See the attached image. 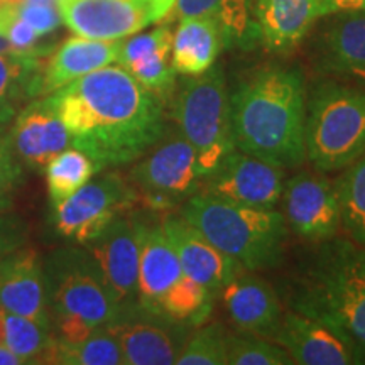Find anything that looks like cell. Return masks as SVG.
<instances>
[{"mask_svg":"<svg viewBox=\"0 0 365 365\" xmlns=\"http://www.w3.org/2000/svg\"><path fill=\"white\" fill-rule=\"evenodd\" d=\"M180 215L244 271H269L284 257L287 223L274 208L247 207L195 193L182 203Z\"/></svg>","mask_w":365,"mask_h":365,"instance_id":"4","label":"cell"},{"mask_svg":"<svg viewBox=\"0 0 365 365\" xmlns=\"http://www.w3.org/2000/svg\"><path fill=\"white\" fill-rule=\"evenodd\" d=\"M48 176V191L51 205L61 203L90 178L98 173V166L88 154L76 148H68L54 156L44 168Z\"/></svg>","mask_w":365,"mask_h":365,"instance_id":"31","label":"cell"},{"mask_svg":"<svg viewBox=\"0 0 365 365\" xmlns=\"http://www.w3.org/2000/svg\"><path fill=\"white\" fill-rule=\"evenodd\" d=\"M139 193L118 173L86 181L71 196L53 207L54 228L63 239L88 244L113 218L134 207Z\"/></svg>","mask_w":365,"mask_h":365,"instance_id":"9","label":"cell"},{"mask_svg":"<svg viewBox=\"0 0 365 365\" xmlns=\"http://www.w3.org/2000/svg\"><path fill=\"white\" fill-rule=\"evenodd\" d=\"M51 330L59 340L78 341L117 317L122 307L97 262L80 249H61L44 266Z\"/></svg>","mask_w":365,"mask_h":365,"instance_id":"5","label":"cell"},{"mask_svg":"<svg viewBox=\"0 0 365 365\" xmlns=\"http://www.w3.org/2000/svg\"><path fill=\"white\" fill-rule=\"evenodd\" d=\"M335 188L341 227L350 240L365 247V154L346 168Z\"/></svg>","mask_w":365,"mask_h":365,"instance_id":"30","label":"cell"},{"mask_svg":"<svg viewBox=\"0 0 365 365\" xmlns=\"http://www.w3.org/2000/svg\"><path fill=\"white\" fill-rule=\"evenodd\" d=\"M17 16L24 19L39 36L53 33L61 22L56 2H21L14 6Z\"/></svg>","mask_w":365,"mask_h":365,"instance_id":"36","label":"cell"},{"mask_svg":"<svg viewBox=\"0 0 365 365\" xmlns=\"http://www.w3.org/2000/svg\"><path fill=\"white\" fill-rule=\"evenodd\" d=\"M225 46L220 27L208 17H182L173 34L171 61L176 75L195 76L215 65Z\"/></svg>","mask_w":365,"mask_h":365,"instance_id":"25","label":"cell"},{"mask_svg":"<svg viewBox=\"0 0 365 365\" xmlns=\"http://www.w3.org/2000/svg\"><path fill=\"white\" fill-rule=\"evenodd\" d=\"M178 16L208 17L220 27L225 44L250 46L259 41L254 9L249 0H176Z\"/></svg>","mask_w":365,"mask_h":365,"instance_id":"26","label":"cell"},{"mask_svg":"<svg viewBox=\"0 0 365 365\" xmlns=\"http://www.w3.org/2000/svg\"><path fill=\"white\" fill-rule=\"evenodd\" d=\"M46 49L24 54L0 53V124L14 117L17 105L38 97V78Z\"/></svg>","mask_w":365,"mask_h":365,"instance_id":"27","label":"cell"},{"mask_svg":"<svg viewBox=\"0 0 365 365\" xmlns=\"http://www.w3.org/2000/svg\"><path fill=\"white\" fill-rule=\"evenodd\" d=\"M322 17L335 16V14L365 12V0H319Z\"/></svg>","mask_w":365,"mask_h":365,"instance_id":"38","label":"cell"},{"mask_svg":"<svg viewBox=\"0 0 365 365\" xmlns=\"http://www.w3.org/2000/svg\"><path fill=\"white\" fill-rule=\"evenodd\" d=\"M176 0H56L61 21L76 36L118 41L166 17Z\"/></svg>","mask_w":365,"mask_h":365,"instance_id":"10","label":"cell"},{"mask_svg":"<svg viewBox=\"0 0 365 365\" xmlns=\"http://www.w3.org/2000/svg\"><path fill=\"white\" fill-rule=\"evenodd\" d=\"M70 132L71 148L83 150L98 170L143 158L166 134L163 100L122 66H103L48 97Z\"/></svg>","mask_w":365,"mask_h":365,"instance_id":"1","label":"cell"},{"mask_svg":"<svg viewBox=\"0 0 365 365\" xmlns=\"http://www.w3.org/2000/svg\"><path fill=\"white\" fill-rule=\"evenodd\" d=\"M24 364L22 359L17 357L16 354H12L11 350L6 349V346L0 345V365H21Z\"/></svg>","mask_w":365,"mask_h":365,"instance_id":"39","label":"cell"},{"mask_svg":"<svg viewBox=\"0 0 365 365\" xmlns=\"http://www.w3.org/2000/svg\"><path fill=\"white\" fill-rule=\"evenodd\" d=\"M180 134L193 145L203 180L235 150L230 93L220 66L182 81L175 102Z\"/></svg>","mask_w":365,"mask_h":365,"instance_id":"7","label":"cell"},{"mask_svg":"<svg viewBox=\"0 0 365 365\" xmlns=\"http://www.w3.org/2000/svg\"><path fill=\"white\" fill-rule=\"evenodd\" d=\"M218 293L228 319L242 333L274 339L284 312L279 296L267 281L242 272Z\"/></svg>","mask_w":365,"mask_h":365,"instance_id":"20","label":"cell"},{"mask_svg":"<svg viewBox=\"0 0 365 365\" xmlns=\"http://www.w3.org/2000/svg\"><path fill=\"white\" fill-rule=\"evenodd\" d=\"M22 181V163L16 156L11 134L0 129V210L9 207L11 196Z\"/></svg>","mask_w":365,"mask_h":365,"instance_id":"35","label":"cell"},{"mask_svg":"<svg viewBox=\"0 0 365 365\" xmlns=\"http://www.w3.org/2000/svg\"><path fill=\"white\" fill-rule=\"evenodd\" d=\"M29 235V225L21 215L2 213L0 215V259L21 249Z\"/></svg>","mask_w":365,"mask_h":365,"instance_id":"37","label":"cell"},{"mask_svg":"<svg viewBox=\"0 0 365 365\" xmlns=\"http://www.w3.org/2000/svg\"><path fill=\"white\" fill-rule=\"evenodd\" d=\"M173 31L170 26L135 33L120 43L117 63L145 88L164 100L175 90L176 71L171 61Z\"/></svg>","mask_w":365,"mask_h":365,"instance_id":"21","label":"cell"},{"mask_svg":"<svg viewBox=\"0 0 365 365\" xmlns=\"http://www.w3.org/2000/svg\"><path fill=\"white\" fill-rule=\"evenodd\" d=\"M227 333L222 323H210L186 339L178 365H227Z\"/></svg>","mask_w":365,"mask_h":365,"instance_id":"34","label":"cell"},{"mask_svg":"<svg viewBox=\"0 0 365 365\" xmlns=\"http://www.w3.org/2000/svg\"><path fill=\"white\" fill-rule=\"evenodd\" d=\"M44 364L65 365H118L124 364L118 341L107 327H100L78 341L54 336L46 352Z\"/></svg>","mask_w":365,"mask_h":365,"instance_id":"28","label":"cell"},{"mask_svg":"<svg viewBox=\"0 0 365 365\" xmlns=\"http://www.w3.org/2000/svg\"><path fill=\"white\" fill-rule=\"evenodd\" d=\"M274 341L287 350L294 364L301 365H352L365 364L360 350L335 327L307 314L282 313Z\"/></svg>","mask_w":365,"mask_h":365,"instance_id":"14","label":"cell"},{"mask_svg":"<svg viewBox=\"0 0 365 365\" xmlns=\"http://www.w3.org/2000/svg\"><path fill=\"white\" fill-rule=\"evenodd\" d=\"M228 365H291V355L279 344L266 336L228 335L227 340Z\"/></svg>","mask_w":365,"mask_h":365,"instance_id":"33","label":"cell"},{"mask_svg":"<svg viewBox=\"0 0 365 365\" xmlns=\"http://www.w3.org/2000/svg\"><path fill=\"white\" fill-rule=\"evenodd\" d=\"M120 43V39H91L83 36L66 39L53 56L44 59L38 78V97L53 93L80 76L117 63Z\"/></svg>","mask_w":365,"mask_h":365,"instance_id":"23","label":"cell"},{"mask_svg":"<svg viewBox=\"0 0 365 365\" xmlns=\"http://www.w3.org/2000/svg\"><path fill=\"white\" fill-rule=\"evenodd\" d=\"M105 327L117 339L127 365L176 364L188 339L185 323L145 309L139 303L122 307L117 317Z\"/></svg>","mask_w":365,"mask_h":365,"instance_id":"11","label":"cell"},{"mask_svg":"<svg viewBox=\"0 0 365 365\" xmlns=\"http://www.w3.org/2000/svg\"><path fill=\"white\" fill-rule=\"evenodd\" d=\"M319 17V0H255L254 4L259 41L272 53L296 48Z\"/></svg>","mask_w":365,"mask_h":365,"instance_id":"24","label":"cell"},{"mask_svg":"<svg viewBox=\"0 0 365 365\" xmlns=\"http://www.w3.org/2000/svg\"><path fill=\"white\" fill-rule=\"evenodd\" d=\"M53 339L49 328L0 307V345L16 354L24 364H44Z\"/></svg>","mask_w":365,"mask_h":365,"instance_id":"29","label":"cell"},{"mask_svg":"<svg viewBox=\"0 0 365 365\" xmlns=\"http://www.w3.org/2000/svg\"><path fill=\"white\" fill-rule=\"evenodd\" d=\"M0 307L51 330L44 266L34 249L22 245L0 259Z\"/></svg>","mask_w":365,"mask_h":365,"instance_id":"17","label":"cell"},{"mask_svg":"<svg viewBox=\"0 0 365 365\" xmlns=\"http://www.w3.org/2000/svg\"><path fill=\"white\" fill-rule=\"evenodd\" d=\"M9 134L16 156L33 170H44L54 156L71 148L70 132L48 98L22 107Z\"/></svg>","mask_w":365,"mask_h":365,"instance_id":"18","label":"cell"},{"mask_svg":"<svg viewBox=\"0 0 365 365\" xmlns=\"http://www.w3.org/2000/svg\"><path fill=\"white\" fill-rule=\"evenodd\" d=\"M328 17L314 44L317 63L322 70L365 85V12Z\"/></svg>","mask_w":365,"mask_h":365,"instance_id":"22","label":"cell"},{"mask_svg":"<svg viewBox=\"0 0 365 365\" xmlns=\"http://www.w3.org/2000/svg\"><path fill=\"white\" fill-rule=\"evenodd\" d=\"M161 225L178 255L182 274L213 293H218L244 272L234 259L217 249L198 228L181 215H166Z\"/></svg>","mask_w":365,"mask_h":365,"instance_id":"16","label":"cell"},{"mask_svg":"<svg viewBox=\"0 0 365 365\" xmlns=\"http://www.w3.org/2000/svg\"><path fill=\"white\" fill-rule=\"evenodd\" d=\"M203 193L247 207L276 208L284 190L282 168L235 149L203 180Z\"/></svg>","mask_w":365,"mask_h":365,"instance_id":"12","label":"cell"},{"mask_svg":"<svg viewBox=\"0 0 365 365\" xmlns=\"http://www.w3.org/2000/svg\"><path fill=\"white\" fill-rule=\"evenodd\" d=\"M120 307L137 303L139 284V237L134 217L113 218L100 234L85 244Z\"/></svg>","mask_w":365,"mask_h":365,"instance_id":"15","label":"cell"},{"mask_svg":"<svg viewBox=\"0 0 365 365\" xmlns=\"http://www.w3.org/2000/svg\"><path fill=\"white\" fill-rule=\"evenodd\" d=\"M304 143L322 173L349 168L365 154V88L327 80L307 95Z\"/></svg>","mask_w":365,"mask_h":365,"instance_id":"6","label":"cell"},{"mask_svg":"<svg viewBox=\"0 0 365 365\" xmlns=\"http://www.w3.org/2000/svg\"><path fill=\"white\" fill-rule=\"evenodd\" d=\"M215 294L208 287L182 276L161 299L158 313L166 314L185 325H202L212 313Z\"/></svg>","mask_w":365,"mask_h":365,"instance_id":"32","label":"cell"},{"mask_svg":"<svg viewBox=\"0 0 365 365\" xmlns=\"http://www.w3.org/2000/svg\"><path fill=\"white\" fill-rule=\"evenodd\" d=\"M134 222L139 237L137 303L150 312H158L161 299L185 274L161 222H145L139 217H134Z\"/></svg>","mask_w":365,"mask_h":365,"instance_id":"19","label":"cell"},{"mask_svg":"<svg viewBox=\"0 0 365 365\" xmlns=\"http://www.w3.org/2000/svg\"><path fill=\"white\" fill-rule=\"evenodd\" d=\"M235 148L274 166L296 168L307 159V86L299 70L269 66L230 93Z\"/></svg>","mask_w":365,"mask_h":365,"instance_id":"2","label":"cell"},{"mask_svg":"<svg viewBox=\"0 0 365 365\" xmlns=\"http://www.w3.org/2000/svg\"><path fill=\"white\" fill-rule=\"evenodd\" d=\"M281 200L287 227L301 239L318 244L333 239L341 227L339 195L327 178L299 173L284 182Z\"/></svg>","mask_w":365,"mask_h":365,"instance_id":"13","label":"cell"},{"mask_svg":"<svg viewBox=\"0 0 365 365\" xmlns=\"http://www.w3.org/2000/svg\"><path fill=\"white\" fill-rule=\"evenodd\" d=\"M132 185L149 208L166 210L185 203L198 191L203 176L196 153L181 134L154 144L132 168Z\"/></svg>","mask_w":365,"mask_h":365,"instance_id":"8","label":"cell"},{"mask_svg":"<svg viewBox=\"0 0 365 365\" xmlns=\"http://www.w3.org/2000/svg\"><path fill=\"white\" fill-rule=\"evenodd\" d=\"M289 304L340 330L365 359V247L336 237L318 242L299 266Z\"/></svg>","mask_w":365,"mask_h":365,"instance_id":"3","label":"cell"}]
</instances>
